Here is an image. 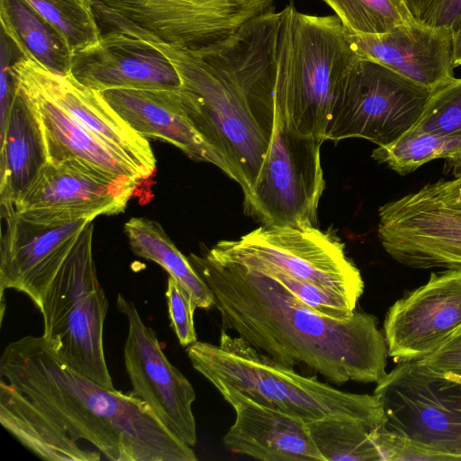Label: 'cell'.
I'll return each mask as SVG.
<instances>
[{
    "mask_svg": "<svg viewBox=\"0 0 461 461\" xmlns=\"http://www.w3.org/2000/svg\"><path fill=\"white\" fill-rule=\"evenodd\" d=\"M249 267L258 269L275 278L299 300L325 316L337 320H346L351 317L356 311V306L341 295L310 282L297 279L277 268L266 266Z\"/></svg>",
    "mask_w": 461,
    "mask_h": 461,
    "instance_id": "4dcf8cb0",
    "label": "cell"
},
{
    "mask_svg": "<svg viewBox=\"0 0 461 461\" xmlns=\"http://www.w3.org/2000/svg\"><path fill=\"white\" fill-rule=\"evenodd\" d=\"M47 162L40 120L31 100L14 81L13 98L1 123L0 201L14 204Z\"/></svg>",
    "mask_w": 461,
    "mask_h": 461,
    "instance_id": "603a6c76",
    "label": "cell"
},
{
    "mask_svg": "<svg viewBox=\"0 0 461 461\" xmlns=\"http://www.w3.org/2000/svg\"><path fill=\"white\" fill-rule=\"evenodd\" d=\"M453 35V65L455 68L461 66V23L452 33Z\"/></svg>",
    "mask_w": 461,
    "mask_h": 461,
    "instance_id": "d590c367",
    "label": "cell"
},
{
    "mask_svg": "<svg viewBox=\"0 0 461 461\" xmlns=\"http://www.w3.org/2000/svg\"><path fill=\"white\" fill-rule=\"evenodd\" d=\"M12 75L31 100L38 115L48 161L76 158L119 178L141 179L131 164L71 118L28 78L13 69Z\"/></svg>",
    "mask_w": 461,
    "mask_h": 461,
    "instance_id": "7402d4cb",
    "label": "cell"
},
{
    "mask_svg": "<svg viewBox=\"0 0 461 461\" xmlns=\"http://www.w3.org/2000/svg\"><path fill=\"white\" fill-rule=\"evenodd\" d=\"M0 289L25 294L39 309L44 293L78 236L94 218L42 222L15 212L14 203L0 202Z\"/></svg>",
    "mask_w": 461,
    "mask_h": 461,
    "instance_id": "9a60e30c",
    "label": "cell"
},
{
    "mask_svg": "<svg viewBox=\"0 0 461 461\" xmlns=\"http://www.w3.org/2000/svg\"><path fill=\"white\" fill-rule=\"evenodd\" d=\"M100 28L175 50L195 51L248 21L275 11L274 0H89Z\"/></svg>",
    "mask_w": 461,
    "mask_h": 461,
    "instance_id": "52a82bcc",
    "label": "cell"
},
{
    "mask_svg": "<svg viewBox=\"0 0 461 461\" xmlns=\"http://www.w3.org/2000/svg\"><path fill=\"white\" fill-rule=\"evenodd\" d=\"M0 19L22 56L53 74L70 75L73 53L67 42L26 0H0Z\"/></svg>",
    "mask_w": 461,
    "mask_h": 461,
    "instance_id": "cb8c5ba5",
    "label": "cell"
},
{
    "mask_svg": "<svg viewBox=\"0 0 461 461\" xmlns=\"http://www.w3.org/2000/svg\"><path fill=\"white\" fill-rule=\"evenodd\" d=\"M382 404L384 428L418 442L446 460H461V380L418 360L402 361L373 393Z\"/></svg>",
    "mask_w": 461,
    "mask_h": 461,
    "instance_id": "30bf717a",
    "label": "cell"
},
{
    "mask_svg": "<svg viewBox=\"0 0 461 461\" xmlns=\"http://www.w3.org/2000/svg\"><path fill=\"white\" fill-rule=\"evenodd\" d=\"M0 422L43 460H197L145 402L76 371L42 336L11 341L2 353Z\"/></svg>",
    "mask_w": 461,
    "mask_h": 461,
    "instance_id": "6da1fadb",
    "label": "cell"
},
{
    "mask_svg": "<svg viewBox=\"0 0 461 461\" xmlns=\"http://www.w3.org/2000/svg\"><path fill=\"white\" fill-rule=\"evenodd\" d=\"M379 240L394 260L417 269L461 270V208L426 185L382 205Z\"/></svg>",
    "mask_w": 461,
    "mask_h": 461,
    "instance_id": "7c38bea8",
    "label": "cell"
},
{
    "mask_svg": "<svg viewBox=\"0 0 461 461\" xmlns=\"http://www.w3.org/2000/svg\"><path fill=\"white\" fill-rule=\"evenodd\" d=\"M171 326L182 347L197 341L194 322L196 309L187 291L173 277L169 276L165 293Z\"/></svg>",
    "mask_w": 461,
    "mask_h": 461,
    "instance_id": "1f68e13d",
    "label": "cell"
},
{
    "mask_svg": "<svg viewBox=\"0 0 461 461\" xmlns=\"http://www.w3.org/2000/svg\"><path fill=\"white\" fill-rule=\"evenodd\" d=\"M279 17V12L263 14L195 51L151 43L176 68L188 119L223 162L225 174L240 185L244 199L259 178L274 135Z\"/></svg>",
    "mask_w": 461,
    "mask_h": 461,
    "instance_id": "3957f363",
    "label": "cell"
},
{
    "mask_svg": "<svg viewBox=\"0 0 461 461\" xmlns=\"http://www.w3.org/2000/svg\"><path fill=\"white\" fill-rule=\"evenodd\" d=\"M426 186L447 204L461 208V169L456 171L454 179H441Z\"/></svg>",
    "mask_w": 461,
    "mask_h": 461,
    "instance_id": "e575fe53",
    "label": "cell"
},
{
    "mask_svg": "<svg viewBox=\"0 0 461 461\" xmlns=\"http://www.w3.org/2000/svg\"><path fill=\"white\" fill-rule=\"evenodd\" d=\"M374 159L403 176L436 158L461 169V135H442L410 130L390 145L372 152Z\"/></svg>",
    "mask_w": 461,
    "mask_h": 461,
    "instance_id": "484cf974",
    "label": "cell"
},
{
    "mask_svg": "<svg viewBox=\"0 0 461 461\" xmlns=\"http://www.w3.org/2000/svg\"><path fill=\"white\" fill-rule=\"evenodd\" d=\"M321 143L288 130L277 110L267 159L244 199L246 212L266 226H314L325 188Z\"/></svg>",
    "mask_w": 461,
    "mask_h": 461,
    "instance_id": "8fae6325",
    "label": "cell"
},
{
    "mask_svg": "<svg viewBox=\"0 0 461 461\" xmlns=\"http://www.w3.org/2000/svg\"><path fill=\"white\" fill-rule=\"evenodd\" d=\"M93 221L43 294L42 337L69 366L104 388L115 389L104 357L103 332L108 300L93 254Z\"/></svg>",
    "mask_w": 461,
    "mask_h": 461,
    "instance_id": "8992f818",
    "label": "cell"
},
{
    "mask_svg": "<svg viewBox=\"0 0 461 461\" xmlns=\"http://www.w3.org/2000/svg\"><path fill=\"white\" fill-rule=\"evenodd\" d=\"M12 69L35 85L48 98L109 149L131 164L141 179L151 176L156 158L147 138L131 128L100 92L78 83L71 75H56L21 56Z\"/></svg>",
    "mask_w": 461,
    "mask_h": 461,
    "instance_id": "e0dca14e",
    "label": "cell"
},
{
    "mask_svg": "<svg viewBox=\"0 0 461 461\" xmlns=\"http://www.w3.org/2000/svg\"><path fill=\"white\" fill-rule=\"evenodd\" d=\"M216 389L235 411V420L223 437L230 452L263 461H325L303 419L258 403L235 389Z\"/></svg>",
    "mask_w": 461,
    "mask_h": 461,
    "instance_id": "ffe728a7",
    "label": "cell"
},
{
    "mask_svg": "<svg viewBox=\"0 0 461 461\" xmlns=\"http://www.w3.org/2000/svg\"><path fill=\"white\" fill-rule=\"evenodd\" d=\"M432 92L390 68L358 58L335 95L325 140L361 138L387 146L419 121Z\"/></svg>",
    "mask_w": 461,
    "mask_h": 461,
    "instance_id": "9c48e42d",
    "label": "cell"
},
{
    "mask_svg": "<svg viewBox=\"0 0 461 461\" xmlns=\"http://www.w3.org/2000/svg\"><path fill=\"white\" fill-rule=\"evenodd\" d=\"M70 75L83 86L109 89L176 90L180 76L167 55L143 40L108 32L99 42L73 54Z\"/></svg>",
    "mask_w": 461,
    "mask_h": 461,
    "instance_id": "ac0fdd59",
    "label": "cell"
},
{
    "mask_svg": "<svg viewBox=\"0 0 461 461\" xmlns=\"http://www.w3.org/2000/svg\"><path fill=\"white\" fill-rule=\"evenodd\" d=\"M306 423L325 461H380L373 439L374 433L380 429L356 420L336 418Z\"/></svg>",
    "mask_w": 461,
    "mask_h": 461,
    "instance_id": "4316f807",
    "label": "cell"
},
{
    "mask_svg": "<svg viewBox=\"0 0 461 461\" xmlns=\"http://www.w3.org/2000/svg\"><path fill=\"white\" fill-rule=\"evenodd\" d=\"M457 378H459L461 380V377L460 376H456Z\"/></svg>",
    "mask_w": 461,
    "mask_h": 461,
    "instance_id": "8d00e7d4",
    "label": "cell"
},
{
    "mask_svg": "<svg viewBox=\"0 0 461 461\" xmlns=\"http://www.w3.org/2000/svg\"><path fill=\"white\" fill-rule=\"evenodd\" d=\"M411 130L461 135V78H454L432 92L422 115Z\"/></svg>",
    "mask_w": 461,
    "mask_h": 461,
    "instance_id": "f546056e",
    "label": "cell"
},
{
    "mask_svg": "<svg viewBox=\"0 0 461 461\" xmlns=\"http://www.w3.org/2000/svg\"><path fill=\"white\" fill-rule=\"evenodd\" d=\"M124 232L131 250L162 267L187 291L196 309L209 310L213 306L210 288L158 222L132 217L124 224Z\"/></svg>",
    "mask_w": 461,
    "mask_h": 461,
    "instance_id": "d4e9b609",
    "label": "cell"
},
{
    "mask_svg": "<svg viewBox=\"0 0 461 461\" xmlns=\"http://www.w3.org/2000/svg\"><path fill=\"white\" fill-rule=\"evenodd\" d=\"M206 254L220 261L277 268L354 306L364 292L361 273L344 245L314 226L262 225L239 240L219 241Z\"/></svg>",
    "mask_w": 461,
    "mask_h": 461,
    "instance_id": "ba28073f",
    "label": "cell"
},
{
    "mask_svg": "<svg viewBox=\"0 0 461 461\" xmlns=\"http://www.w3.org/2000/svg\"><path fill=\"white\" fill-rule=\"evenodd\" d=\"M188 258L212 294L222 330H233L276 361L304 366L336 384H377L387 375V346L375 316L355 311L348 319H333L258 269L207 254Z\"/></svg>",
    "mask_w": 461,
    "mask_h": 461,
    "instance_id": "7a4b0ae2",
    "label": "cell"
},
{
    "mask_svg": "<svg viewBox=\"0 0 461 461\" xmlns=\"http://www.w3.org/2000/svg\"><path fill=\"white\" fill-rule=\"evenodd\" d=\"M280 13L275 97L285 126L325 140L339 86L359 58L337 15H312L293 5Z\"/></svg>",
    "mask_w": 461,
    "mask_h": 461,
    "instance_id": "5b68a950",
    "label": "cell"
},
{
    "mask_svg": "<svg viewBox=\"0 0 461 461\" xmlns=\"http://www.w3.org/2000/svg\"><path fill=\"white\" fill-rule=\"evenodd\" d=\"M116 304L128 322L123 358L132 393L172 434L194 447L197 436L192 405L196 396L193 385L170 363L156 332L143 321L134 303L119 294Z\"/></svg>",
    "mask_w": 461,
    "mask_h": 461,
    "instance_id": "5bb4252c",
    "label": "cell"
},
{
    "mask_svg": "<svg viewBox=\"0 0 461 461\" xmlns=\"http://www.w3.org/2000/svg\"><path fill=\"white\" fill-rule=\"evenodd\" d=\"M330 7L348 31L382 34L414 21L404 0H321Z\"/></svg>",
    "mask_w": 461,
    "mask_h": 461,
    "instance_id": "f1b7e54d",
    "label": "cell"
},
{
    "mask_svg": "<svg viewBox=\"0 0 461 461\" xmlns=\"http://www.w3.org/2000/svg\"><path fill=\"white\" fill-rule=\"evenodd\" d=\"M461 328V270L432 273L388 310L384 336L388 356L420 360Z\"/></svg>",
    "mask_w": 461,
    "mask_h": 461,
    "instance_id": "2e32d148",
    "label": "cell"
},
{
    "mask_svg": "<svg viewBox=\"0 0 461 461\" xmlns=\"http://www.w3.org/2000/svg\"><path fill=\"white\" fill-rule=\"evenodd\" d=\"M418 362L435 372L461 377V328L436 351Z\"/></svg>",
    "mask_w": 461,
    "mask_h": 461,
    "instance_id": "836d02e7",
    "label": "cell"
},
{
    "mask_svg": "<svg viewBox=\"0 0 461 461\" xmlns=\"http://www.w3.org/2000/svg\"><path fill=\"white\" fill-rule=\"evenodd\" d=\"M138 184L76 158L48 161L14 206L18 215L34 221L95 219L122 212Z\"/></svg>",
    "mask_w": 461,
    "mask_h": 461,
    "instance_id": "4fadbf2b",
    "label": "cell"
},
{
    "mask_svg": "<svg viewBox=\"0 0 461 461\" xmlns=\"http://www.w3.org/2000/svg\"><path fill=\"white\" fill-rule=\"evenodd\" d=\"M348 32L359 58L377 62L431 92L455 78L450 30L412 21L382 34Z\"/></svg>",
    "mask_w": 461,
    "mask_h": 461,
    "instance_id": "d6986e66",
    "label": "cell"
},
{
    "mask_svg": "<svg viewBox=\"0 0 461 461\" xmlns=\"http://www.w3.org/2000/svg\"><path fill=\"white\" fill-rule=\"evenodd\" d=\"M186 353L193 367L215 388L235 389L306 422L336 418L375 429L385 426L382 404L374 394L345 392L303 375L226 330H221L218 344L197 340Z\"/></svg>",
    "mask_w": 461,
    "mask_h": 461,
    "instance_id": "277c9868",
    "label": "cell"
},
{
    "mask_svg": "<svg viewBox=\"0 0 461 461\" xmlns=\"http://www.w3.org/2000/svg\"><path fill=\"white\" fill-rule=\"evenodd\" d=\"M63 37L73 54L95 46L101 28L89 0H26Z\"/></svg>",
    "mask_w": 461,
    "mask_h": 461,
    "instance_id": "83f0119b",
    "label": "cell"
},
{
    "mask_svg": "<svg viewBox=\"0 0 461 461\" xmlns=\"http://www.w3.org/2000/svg\"><path fill=\"white\" fill-rule=\"evenodd\" d=\"M412 19L423 25L452 32L461 23V0H404Z\"/></svg>",
    "mask_w": 461,
    "mask_h": 461,
    "instance_id": "d6a6232c",
    "label": "cell"
},
{
    "mask_svg": "<svg viewBox=\"0 0 461 461\" xmlns=\"http://www.w3.org/2000/svg\"><path fill=\"white\" fill-rule=\"evenodd\" d=\"M179 89H109L100 94L142 137L167 141L192 159L212 163L225 173L223 162L211 150L188 119Z\"/></svg>",
    "mask_w": 461,
    "mask_h": 461,
    "instance_id": "44dd1931",
    "label": "cell"
}]
</instances>
